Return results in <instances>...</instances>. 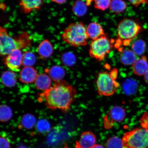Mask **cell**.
<instances>
[{"instance_id": "836d02e7", "label": "cell", "mask_w": 148, "mask_h": 148, "mask_svg": "<svg viewBox=\"0 0 148 148\" xmlns=\"http://www.w3.org/2000/svg\"><path fill=\"white\" fill-rule=\"evenodd\" d=\"M144 79L145 82L148 84V72L146 75L144 76Z\"/></svg>"}, {"instance_id": "9c48e42d", "label": "cell", "mask_w": 148, "mask_h": 148, "mask_svg": "<svg viewBox=\"0 0 148 148\" xmlns=\"http://www.w3.org/2000/svg\"><path fill=\"white\" fill-rule=\"evenodd\" d=\"M126 115L125 110L123 107L115 106L112 107L106 116L104 118V125L107 129L112 126L113 122H119L123 121Z\"/></svg>"}, {"instance_id": "2e32d148", "label": "cell", "mask_w": 148, "mask_h": 148, "mask_svg": "<svg viewBox=\"0 0 148 148\" xmlns=\"http://www.w3.org/2000/svg\"><path fill=\"white\" fill-rule=\"evenodd\" d=\"M87 33L89 38L92 40L97 39L104 35V30L99 23H92L86 27Z\"/></svg>"}, {"instance_id": "83f0119b", "label": "cell", "mask_w": 148, "mask_h": 148, "mask_svg": "<svg viewBox=\"0 0 148 148\" xmlns=\"http://www.w3.org/2000/svg\"><path fill=\"white\" fill-rule=\"evenodd\" d=\"M107 148H123L122 140L118 137H112L107 142Z\"/></svg>"}, {"instance_id": "cb8c5ba5", "label": "cell", "mask_w": 148, "mask_h": 148, "mask_svg": "<svg viewBox=\"0 0 148 148\" xmlns=\"http://www.w3.org/2000/svg\"><path fill=\"white\" fill-rule=\"evenodd\" d=\"M36 62V57L31 51H26L23 53V65L24 66H32Z\"/></svg>"}, {"instance_id": "d6986e66", "label": "cell", "mask_w": 148, "mask_h": 148, "mask_svg": "<svg viewBox=\"0 0 148 148\" xmlns=\"http://www.w3.org/2000/svg\"><path fill=\"white\" fill-rule=\"evenodd\" d=\"M17 77L13 71H5L2 74L1 82L3 86L7 87H12L15 86Z\"/></svg>"}, {"instance_id": "3957f363", "label": "cell", "mask_w": 148, "mask_h": 148, "mask_svg": "<svg viewBox=\"0 0 148 148\" xmlns=\"http://www.w3.org/2000/svg\"><path fill=\"white\" fill-rule=\"evenodd\" d=\"M62 38L68 45L76 47L86 45L89 39L86 27L81 21L68 25L63 32Z\"/></svg>"}, {"instance_id": "d4e9b609", "label": "cell", "mask_w": 148, "mask_h": 148, "mask_svg": "<svg viewBox=\"0 0 148 148\" xmlns=\"http://www.w3.org/2000/svg\"><path fill=\"white\" fill-rule=\"evenodd\" d=\"M51 129V125L49 121L45 119L39 120L37 123L36 129L38 133L45 134L49 132Z\"/></svg>"}, {"instance_id": "7402d4cb", "label": "cell", "mask_w": 148, "mask_h": 148, "mask_svg": "<svg viewBox=\"0 0 148 148\" xmlns=\"http://www.w3.org/2000/svg\"><path fill=\"white\" fill-rule=\"evenodd\" d=\"M127 7L126 3L123 0H112L110 9L111 12L117 14L124 12Z\"/></svg>"}, {"instance_id": "8992f818", "label": "cell", "mask_w": 148, "mask_h": 148, "mask_svg": "<svg viewBox=\"0 0 148 148\" xmlns=\"http://www.w3.org/2000/svg\"><path fill=\"white\" fill-rule=\"evenodd\" d=\"M123 148H148V131L136 128L126 133L122 139Z\"/></svg>"}, {"instance_id": "7a4b0ae2", "label": "cell", "mask_w": 148, "mask_h": 148, "mask_svg": "<svg viewBox=\"0 0 148 148\" xmlns=\"http://www.w3.org/2000/svg\"><path fill=\"white\" fill-rule=\"evenodd\" d=\"M31 40L27 32H23L16 38L9 35L5 28L0 27V53L6 56L15 49H21L30 47Z\"/></svg>"}, {"instance_id": "d6a6232c", "label": "cell", "mask_w": 148, "mask_h": 148, "mask_svg": "<svg viewBox=\"0 0 148 148\" xmlns=\"http://www.w3.org/2000/svg\"><path fill=\"white\" fill-rule=\"evenodd\" d=\"M67 0H52L53 2L59 4H62L65 3Z\"/></svg>"}, {"instance_id": "ac0fdd59", "label": "cell", "mask_w": 148, "mask_h": 148, "mask_svg": "<svg viewBox=\"0 0 148 148\" xmlns=\"http://www.w3.org/2000/svg\"><path fill=\"white\" fill-rule=\"evenodd\" d=\"M51 79L49 75L44 73L38 75L35 81V86L36 88L44 91L51 88Z\"/></svg>"}, {"instance_id": "4fadbf2b", "label": "cell", "mask_w": 148, "mask_h": 148, "mask_svg": "<svg viewBox=\"0 0 148 148\" xmlns=\"http://www.w3.org/2000/svg\"><path fill=\"white\" fill-rule=\"evenodd\" d=\"M53 47L50 41L47 39L44 40L40 42L37 49V51L40 59L46 60L52 55Z\"/></svg>"}, {"instance_id": "8fae6325", "label": "cell", "mask_w": 148, "mask_h": 148, "mask_svg": "<svg viewBox=\"0 0 148 148\" xmlns=\"http://www.w3.org/2000/svg\"><path fill=\"white\" fill-rule=\"evenodd\" d=\"M43 3L42 0H20L19 6L22 12L28 14L33 10L40 9Z\"/></svg>"}, {"instance_id": "5b68a950", "label": "cell", "mask_w": 148, "mask_h": 148, "mask_svg": "<svg viewBox=\"0 0 148 148\" xmlns=\"http://www.w3.org/2000/svg\"><path fill=\"white\" fill-rule=\"evenodd\" d=\"M117 69H114L110 72L103 71L98 74L97 86L100 95L109 97L115 94L120 86L116 81L117 77Z\"/></svg>"}, {"instance_id": "9a60e30c", "label": "cell", "mask_w": 148, "mask_h": 148, "mask_svg": "<svg viewBox=\"0 0 148 148\" xmlns=\"http://www.w3.org/2000/svg\"><path fill=\"white\" fill-rule=\"evenodd\" d=\"M118 49L120 52V60L122 64L130 65L134 64L137 60L136 55L132 50L121 47Z\"/></svg>"}, {"instance_id": "8d00e7d4", "label": "cell", "mask_w": 148, "mask_h": 148, "mask_svg": "<svg viewBox=\"0 0 148 148\" xmlns=\"http://www.w3.org/2000/svg\"><path fill=\"white\" fill-rule=\"evenodd\" d=\"M75 148H81L80 147H78V146H75Z\"/></svg>"}, {"instance_id": "5bb4252c", "label": "cell", "mask_w": 148, "mask_h": 148, "mask_svg": "<svg viewBox=\"0 0 148 148\" xmlns=\"http://www.w3.org/2000/svg\"><path fill=\"white\" fill-rule=\"evenodd\" d=\"M132 68L135 75H145L148 72V62L147 57L143 56L137 60L132 65Z\"/></svg>"}, {"instance_id": "30bf717a", "label": "cell", "mask_w": 148, "mask_h": 148, "mask_svg": "<svg viewBox=\"0 0 148 148\" xmlns=\"http://www.w3.org/2000/svg\"><path fill=\"white\" fill-rule=\"evenodd\" d=\"M96 137L90 131H86L81 134L79 141H77L75 145L81 148H92L95 145Z\"/></svg>"}, {"instance_id": "6da1fadb", "label": "cell", "mask_w": 148, "mask_h": 148, "mask_svg": "<svg viewBox=\"0 0 148 148\" xmlns=\"http://www.w3.org/2000/svg\"><path fill=\"white\" fill-rule=\"evenodd\" d=\"M76 90L66 81L55 82L53 86L40 94L38 101H44L52 110L67 112L77 97Z\"/></svg>"}, {"instance_id": "277c9868", "label": "cell", "mask_w": 148, "mask_h": 148, "mask_svg": "<svg viewBox=\"0 0 148 148\" xmlns=\"http://www.w3.org/2000/svg\"><path fill=\"white\" fill-rule=\"evenodd\" d=\"M141 30V26L134 20L129 18L122 20L117 25L116 47L119 49L121 46H128Z\"/></svg>"}, {"instance_id": "d590c367", "label": "cell", "mask_w": 148, "mask_h": 148, "mask_svg": "<svg viewBox=\"0 0 148 148\" xmlns=\"http://www.w3.org/2000/svg\"><path fill=\"white\" fill-rule=\"evenodd\" d=\"M17 148H27L25 147H24V146H19V147H18Z\"/></svg>"}, {"instance_id": "603a6c76", "label": "cell", "mask_w": 148, "mask_h": 148, "mask_svg": "<svg viewBox=\"0 0 148 148\" xmlns=\"http://www.w3.org/2000/svg\"><path fill=\"white\" fill-rule=\"evenodd\" d=\"M146 47L145 42L142 40H138L135 41L132 45V50L136 55L141 56L145 53Z\"/></svg>"}, {"instance_id": "44dd1931", "label": "cell", "mask_w": 148, "mask_h": 148, "mask_svg": "<svg viewBox=\"0 0 148 148\" xmlns=\"http://www.w3.org/2000/svg\"><path fill=\"white\" fill-rule=\"evenodd\" d=\"M36 123V119L35 116L31 114L24 115L21 120L20 128L31 129L34 127Z\"/></svg>"}, {"instance_id": "74e56055", "label": "cell", "mask_w": 148, "mask_h": 148, "mask_svg": "<svg viewBox=\"0 0 148 148\" xmlns=\"http://www.w3.org/2000/svg\"><path fill=\"white\" fill-rule=\"evenodd\" d=\"M63 148H68L67 146H65Z\"/></svg>"}, {"instance_id": "ba28073f", "label": "cell", "mask_w": 148, "mask_h": 148, "mask_svg": "<svg viewBox=\"0 0 148 148\" xmlns=\"http://www.w3.org/2000/svg\"><path fill=\"white\" fill-rule=\"evenodd\" d=\"M23 53L21 49H16L12 51L4 59L5 65L13 71L18 72L23 65Z\"/></svg>"}, {"instance_id": "52a82bcc", "label": "cell", "mask_w": 148, "mask_h": 148, "mask_svg": "<svg viewBox=\"0 0 148 148\" xmlns=\"http://www.w3.org/2000/svg\"><path fill=\"white\" fill-rule=\"evenodd\" d=\"M112 44L106 33L97 39L92 40L90 46V56L99 62L103 60L112 49Z\"/></svg>"}, {"instance_id": "e575fe53", "label": "cell", "mask_w": 148, "mask_h": 148, "mask_svg": "<svg viewBox=\"0 0 148 148\" xmlns=\"http://www.w3.org/2000/svg\"><path fill=\"white\" fill-rule=\"evenodd\" d=\"M92 148H103V147L100 145H95Z\"/></svg>"}, {"instance_id": "f546056e", "label": "cell", "mask_w": 148, "mask_h": 148, "mask_svg": "<svg viewBox=\"0 0 148 148\" xmlns=\"http://www.w3.org/2000/svg\"><path fill=\"white\" fill-rule=\"evenodd\" d=\"M140 124L142 127L148 131V112H145L140 119Z\"/></svg>"}, {"instance_id": "4316f807", "label": "cell", "mask_w": 148, "mask_h": 148, "mask_svg": "<svg viewBox=\"0 0 148 148\" xmlns=\"http://www.w3.org/2000/svg\"><path fill=\"white\" fill-rule=\"evenodd\" d=\"M61 60L63 64L67 66L73 65L76 62L75 56L73 53L70 52L63 53L61 56Z\"/></svg>"}, {"instance_id": "4dcf8cb0", "label": "cell", "mask_w": 148, "mask_h": 148, "mask_svg": "<svg viewBox=\"0 0 148 148\" xmlns=\"http://www.w3.org/2000/svg\"><path fill=\"white\" fill-rule=\"evenodd\" d=\"M0 144L1 148H10V144L8 140L3 136H1Z\"/></svg>"}, {"instance_id": "7c38bea8", "label": "cell", "mask_w": 148, "mask_h": 148, "mask_svg": "<svg viewBox=\"0 0 148 148\" xmlns=\"http://www.w3.org/2000/svg\"><path fill=\"white\" fill-rule=\"evenodd\" d=\"M37 71L32 66H24L20 71L19 79L22 83L29 84L35 82Z\"/></svg>"}, {"instance_id": "e0dca14e", "label": "cell", "mask_w": 148, "mask_h": 148, "mask_svg": "<svg viewBox=\"0 0 148 148\" xmlns=\"http://www.w3.org/2000/svg\"><path fill=\"white\" fill-rule=\"evenodd\" d=\"M45 72L55 82L62 80L66 74L64 68L59 66H53L50 69H46Z\"/></svg>"}, {"instance_id": "ffe728a7", "label": "cell", "mask_w": 148, "mask_h": 148, "mask_svg": "<svg viewBox=\"0 0 148 148\" xmlns=\"http://www.w3.org/2000/svg\"><path fill=\"white\" fill-rule=\"evenodd\" d=\"M88 8L86 3L81 0H76L72 5V11L74 14L78 17L84 16L87 12Z\"/></svg>"}, {"instance_id": "484cf974", "label": "cell", "mask_w": 148, "mask_h": 148, "mask_svg": "<svg viewBox=\"0 0 148 148\" xmlns=\"http://www.w3.org/2000/svg\"><path fill=\"white\" fill-rule=\"evenodd\" d=\"M0 119L3 123L10 120L12 116V112L10 107L6 105H1L0 109Z\"/></svg>"}, {"instance_id": "f1b7e54d", "label": "cell", "mask_w": 148, "mask_h": 148, "mask_svg": "<svg viewBox=\"0 0 148 148\" xmlns=\"http://www.w3.org/2000/svg\"><path fill=\"white\" fill-rule=\"evenodd\" d=\"M112 0H94V6L96 9L102 11H105L108 8Z\"/></svg>"}, {"instance_id": "f35d334b", "label": "cell", "mask_w": 148, "mask_h": 148, "mask_svg": "<svg viewBox=\"0 0 148 148\" xmlns=\"http://www.w3.org/2000/svg\"></svg>"}, {"instance_id": "1f68e13d", "label": "cell", "mask_w": 148, "mask_h": 148, "mask_svg": "<svg viewBox=\"0 0 148 148\" xmlns=\"http://www.w3.org/2000/svg\"><path fill=\"white\" fill-rule=\"evenodd\" d=\"M134 6L138 7L140 5L148 3V0H128Z\"/></svg>"}]
</instances>
